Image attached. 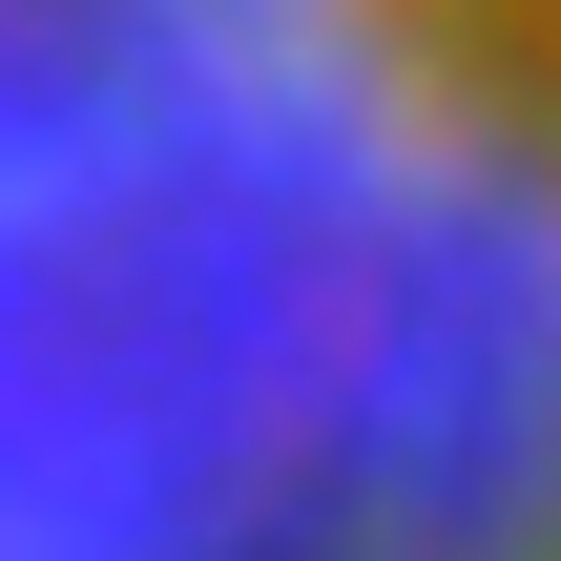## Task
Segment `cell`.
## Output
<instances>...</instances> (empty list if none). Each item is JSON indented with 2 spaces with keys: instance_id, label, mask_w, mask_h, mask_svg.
<instances>
[{
  "instance_id": "obj_1",
  "label": "cell",
  "mask_w": 561,
  "mask_h": 561,
  "mask_svg": "<svg viewBox=\"0 0 561 561\" xmlns=\"http://www.w3.org/2000/svg\"><path fill=\"white\" fill-rule=\"evenodd\" d=\"M0 561H561V0H0Z\"/></svg>"
}]
</instances>
